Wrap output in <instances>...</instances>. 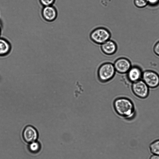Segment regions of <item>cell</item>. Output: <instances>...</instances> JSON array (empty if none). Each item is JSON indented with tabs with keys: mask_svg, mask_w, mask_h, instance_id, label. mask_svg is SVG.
<instances>
[{
	"mask_svg": "<svg viewBox=\"0 0 159 159\" xmlns=\"http://www.w3.org/2000/svg\"><path fill=\"white\" fill-rule=\"evenodd\" d=\"M113 107L119 115L127 119L132 118L135 115L134 104L128 98L121 97L116 99L113 102Z\"/></svg>",
	"mask_w": 159,
	"mask_h": 159,
	"instance_id": "obj_1",
	"label": "cell"
},
{
	"mask_svg": "<svg viewBox=\"0 0 159 159\" xmlns=\"http://www.w3.org/2000/svg\"><path fill=\"white\" fill-rule=\"evenodd\" d=\"M116 71L113 64L110 62L104 63L99 66L98 70V79L103 83L107 82L113 78Z\"/></svg>",
	"mask_w": 159,
	"mask_h": 159,
	"instance_id": "obj_2",
	"label": "cell"
},
{
	"mask_svg": "<svg viewBox=\"0 0 159 159\" xmlns=\"http://www.w3.org/2000/svg\"><path fill=\"white\" fill-rule=\"evenodd\" d=\"M111 33L107 29L99 27L93 30L90 34V38L94 43L101 45L110 39Z\"/></svg>",
	"mask_w": 159,
	"mask_h": 159,
	"instance_id": "obj_3",
	"label": "cell"
},
{
	"mask_svg": "<svg viewBox=\"0 0 159 159\" xmlns=\"http://www.w3.org/2000/svg\"><path fill=\"white\" fill-rule=\"evenodd\" d=\"M149 88L144 82L141 80L132 83L131 89L133 93L137 97L144 99L149 94Z\"/></svg>",
	"mask_w": 159,
	"mask_h": 159,
	"instance_id": "obj_4",
	"label": "cell"
},
{
	"mask_svg": "<svg viewBox=\"0 0 159 159\" xmlns=\"http://www.w3.org/2000/svg\"><path fill=\"white\" fill-rule=\"evenodd\" d=\"M142 80L149 88H155L159 86V75L154 71L148 70L144 71Z\"/></svg>",
	"mask_w": 159,
	"mask_h": 159,
	"instance_id": "obj_5",
	"label": "cell"
},
{
	"mask_svg": "<svg viewBox=\"0 0 159 159\" xmlns=\"http://www.w3.org/2000/svg\"><path fill=\"white\" fill-rule=\"evenodd\" d=\"M22 136L24 140L29 143L37 140L39 137L38 132L33 126L28 125L24 129Z\"/></svg>",
	"mask_w": 159,
	"mask_h": 159,
	"instance_id": "obj_6",
	"label": "cell"
},
{
	"mask_svg": "<svg viewBox=\"0 0 159 159\" xmlns=\"http://www.w3.org/2000/svg\"><path fill=\"white\" fill-rule=\"evenodd\" d=\"M41 16L45 21L51 22L57 19L58 12L56 8L53 5L43 7L41 11Z\"/></svg>",
	"mask_w": 159,
	"mask_h": 159,
	"instance_id": "obj_7",
	"label": "cell"
},
{
	"mask_svg": "<svg viewBox=\"0 0 159 159\" xmlns=\"http://www.w3.org/2000/svg\"><path fill=\"white\" fill-rule=\"evenodd\" d=\"M113 65L116 71L120 74L127 73L132 66L129 60L124 57L117 59Z\"/></svg>",
	"mask_w": 159,
	"mask_h": 159,
	"instance_id": "obj_8",
	"label": "cell"
},
{
	"mask_svg": "<svg viewBox=\"0 0 159 159\" xmlns=\"http://www.w3.org/2000/svg\"><path fill=\"white\" fill-rule=\"evenodd\" d=\"M143 73L141 69L139 66H131L127 73V77L128 80L133 83L142 80Z\"/></svg>",
	"mask_w": 159,
	"mask_h": 159,
	"instance_id": "obj_9",
	"label": "cell"
},
{
	"mask_svg": "<svg viewBox=\"0 0 159 159\" xmlns=\"http://www.w3.org/2000/svg\"><path fill=\"white\" fill-rule=\"evenodd\" d=\"M101 49L103 53L107 55H112L116 52L117 46L114 41L110 39L101 45Z\"/></svg>",
	"mask_w": 159,
	"mask_h": 159,
	"instance_id": "obj_10",
	"label": "cell"
},
{
	"mask_svg": "<svg viewBox=\"0 0 159 159\" xmlns=\"http://www.w3.org/2000/svg\"><path fill=\"white\" fill-rule=\"evenodd\" d=\"M12 48L10 41L4 37H0V57H4L8 55Z\"/></svg>",
	"mask_w": 159,
	"mask_h": 159,
	"instance_id": "obj_11",
	"label": "cell"
},
{
	"mask_svg": "<svg viewBox=\"0 0 159 159\" xmlns=\"http://www.w3.org/2000/svg\"><path fill=\"white\" fill-rule=\"evenodd\" d=\"M41 147V143L37 140L28 143V148L31 153H37L40 151Z\"/></svg>",
	"mask_w": 159,
	"mask_h": 159,
	"instance_id": "obj_12",
	"label": "cell"
},
{
	"mask_svg": "<svg viewBox=\"0 0 159 159\" xmlns=\"http://www.w3.org/2000/svg\"><path fill=\"white\" fill-rule=\"evenodd\" d=\"M149 148L152 154L159 155V139L151 143L149 145Z\"/></svg>",
	"mask_w": 159,
	"mask_h": 159,
	"instance_id": "obj_13",
	"label": "cell"
},
{
	"mask_svg": "<svg viewBox=\"0 0 159 159\" xmlns=\"http://www.w3.org/2000/svg\"><path fill=\"white\" fill-rule=\"evenodd\" d=\"M134 3L136 7L140 8H143L148 4L147 0H134Z\"/></svg>",
	"mask_w": 159,
	"mask_h": 159,
	"instance_id": "obj_14",
	"label": "cell"
},
{
	"mask_svg": "<svg viewBox=\"0 0 159 159\" xmlns=\"http://www.w3.org/2000/svg\"><path fill=\"white\" fill-rule=\"evenodd\" d=\"M56 0H39L41 4L43 6L53 5Z\"/></svg>",
	"mask_w": 159,
	"mask_h": 159,
	"instance_id": "obj_15",
	"label": "cell"
},
{
	"mask_svg": "<svg viewBox=\"0 0 159 159\" xmlns=\"http://www.w3.org/2000/svg\"><path fill=\"white\" fill-rule=\"evenodd\" d=\"M153 50L155 53L159 56V41L155 45Z\"/></svg>",
	"mask_w": 159,
	"mask_h": 159,
	"instance_id": "obj_16",
	"label": "cell"
},
{
	"mask_svg": "<svg viewBox=\"0 0 159 159\" xmlns=\"http://www.w3.org/2000/svg\"><path fill=\"white\" fill-rule=\"evenodd\" d=\"M148 4L152 5L155 6L159 3V0H147Z\"/></svg>",
	"mask_w": 159,
	"mask_h": 159,
	"instance_id": "obj_17",
	"label": "cell"
},
{
	"mask_svg": "<svg viewBox=\"0 0 159 159\" xmlns=\"http://www.w3.org/2000/svg\"><path fill=\"white\" fill-rule=\"evenodd\" d=\"M149 159H159V155L152 154L150 157Z\"/></svg>",
	"mask_w": 159,
	"mask_h": 159,
	"instance_id": "obj_18",
	"label": "cell"
},
{
	"mask_svg": "<svg viewBox=\"0 0 159 159\" xmlns=\"http://www.w3.org/2000/svg\"><path fill=\"white\" fill-rule=\"evenodd\" d=\"M2 24L1 23V22L0 21V37H1V34H2Z\"/></svg>",
	"mask_w": 159,
	"mask_h": 159,
	"instance_id": "obj_19",
	"label": "cell"
}]
</instances>
